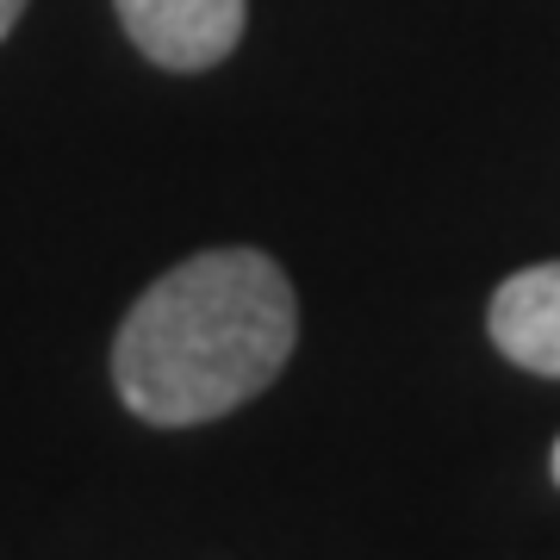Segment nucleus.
I'll list each match as a JSON object with an SVG mask.
<instances>
[{
    "label": "nucleus",
    "mask_w": 560,
    "mask_h": 560,
    "mask_svg": "<svg viewBox=\"0 0 560 560\" xmlns=\"http://www.w3.org/2000/svg\"><path fill=\"white\" fill-rule=\"evenodd\" d=\"M25 20V0H0V44L13 38V25Z\"/></svg>",
    "instance_id": "4"
},
{
    "label": "nucleus",
    "mask_w": 560,
    "mask_h": 560,
    "mask_svg": "<svg viewBox=\"0 0 560 560\" xmlns=\"http://www.w3.org/2000/svg\"><path fill=\"white\" fill-rule=\"evenodd\" d=\"M293 342L300 300L280 261L249 243L200 249L131 300L113 337V386L131 418L194 430L261 399Z\"/></svg>",
    "instance_id": "1"
},
{
    "label": "nucleus",
    "mask_w": 560,
    "mask_h": 560,
    "mask_svg": "<svg viewBox=\"0 0 560 560\" xmlns=\"http://www.w3.org/2000/svg\"><path fill=\"white\" fill-rule=\"evenodd\" d=\"M548 474H555V486H560V442H555V455H548Z\"/></svg>",
    "instance_id": "5"
},
{
    "label": "nucleus",
    "mask_w": 560,
    "mask_h": 560,
    "mask_svg": "<svg viewBox=\"0 0 560 560\" xmlns=\"http://www.w3.org/2000/svg\"><path fill=\"white\" fill-rule=\"evenodd\" d=\"M131 50L175 69V75H200L219 69L231 50L243 44L249 25V0H113Z\"/></svg>",
    "instance_id": "2"
},
{
    "label": "nucleus",
    "mask_w": 560,
    "mask_h": 560,
    "mask_svg": "<svg viewBox=\"0 0 560 560\" xmlns=\"http://www.w3.org/2000/svg\"><path fill=\"white\" fill-rule=\"evenodd\" d=\"M486 337L504 361H517L541 381H560V261H536L499 280L486 305Z\"/></svg>",
    "instance_id": "3"
}]
</instances>
